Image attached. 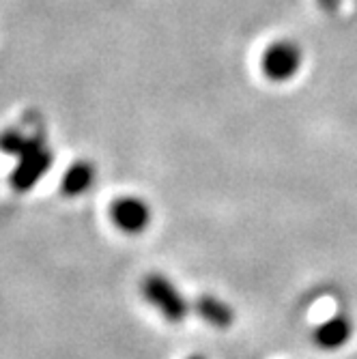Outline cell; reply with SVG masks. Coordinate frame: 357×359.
I'll return each mask as SVG.
<instances>
[{
    "label": "cell",
    "mask_w": 357,
    "mask_h": 359,
    "mask_svg": "<svg viewBox=\"0 0 357 359\" xmlns=\"http://www.w3.org/2000/svg\"><path fill=\"white\" fill-rule=\"evenodd\" d=\"M142 292L147 302L153 304L170 323H179L187 316V302L181 297L177 286L161 273H149L142 282Z\"/></svg>",
    "instance_id": "6da1fadb"
},
{
    "label": "cell",
    "mask_w": 357,
    "mask_h": 359,
    "mask_svg": "<svg viewBox=\"0 0 357 359\" xmlns=\"http://www.w3.org/2000/svg\"><path fill=\"white\" fill-rule=\"evenodd\" d=\"M50 166H52V153L43 149L41 142L30 140L26 151L20 155V161L11 175V185L18 191H26L46 175Z\"/></svg>",
    "instance_id": "7a4b0ae2"
},
{
    "label": "cell",
    "mask_w": 357,
    "mask_h": 359,
    "mask_svg": "<svg viewBox=\"0 0 357 359\" xmlns=\"http://www.w3.org/2000/svg\"><path fill=\"white\" fill-rule=\"evenodd\" d=\"M261 67L265 78L274 82H286L302 67V50L290 41H278L265 50Z\"/></svg>",
    "instance_id": "3957f363"
},
{
    "label": "cell",
    "mask_w": 357,
    "mask_h": 359,
    "mask_svg": "<svg viewBox=\"0 0 357 359\" xmlns=\"http://www.w3.org/2000/svg\"><path fill=\"white\" fill-rule=\"evenodd\" d=\"M110 217L123 233L136 235L147 228L151 213H149V207L140 198H129V196H125V198H119L110 205Z\"/></svg>",
    "instance_id": "277c9868"
},
{
    "label": "cell",
    "mask_w": 357,
    "mask_h": 359,
    "mask_svg": "<svg viewBox=\"0 0 357 359\" xmlns=\"http://www.w3.org/2000/svg\"><path fill=\"white\" fill-rule=\"evenodd\" d=\"M353 336V323L349 316L338 314L325 323H321L312 334V340L318 348L323 351H338L344 346Z\"/></svg>",
    "instance_id": "5b68a950"
},
{
    "label": "cell",
    "mask_w": 357,
    "mask_h": 359,
    "mask_svg": "<svg viewBox=\"0 0 357 359\" xmlns=\"http://www.w3.org/2000/svg\"><path fill=\"white\" fill-rule=\"evenodd\" d=\"M196 312L201 318H205L209 325L217 330H226L231 327L233 320H235V314L231 310L229 304H224L222 299H215L211 295H203L196 299Z\"/></svg>",
    "instance_id": "8992f818"
},
{
    "label": "cell",
    "mask_w": 357,
    "mask_h": 359,
    "mask_svg": "<svg viewBox=\"0 0 357 359\" xmlns=\"http://www.w3.org/2000/svg\"><path fill=\"white\" fill-rule=\"evenodd\" d=\"M93 179H95V168L88 161H78V164H74L62 175L60 189L65 196H80L93 185Z\"/></svg>",
    "instance_id": "52a82bcc"
},
{
    "label": "cell",
    "mask_w": 357,
    "mask_h": 359,
    "mask_svg": "<svg viewBox=\"0 0 357 359\" xmlns=\"http://www.w3.org/2000/svg\"><path fill=\"white\" fill-rule=\"evenodd\" d=\"M28 142H30V140H24V138L18 136V134H9V136H5V138H0V149L7 151V153H18V155H22V153L26 151Z\"/></svg>",
    "instance_id": "ba28073f"
},
{
    "label": "cell",
    "mask_w": 357,
    "mask_h": 359,
    "mask_svg": "<svg viewBox=\"0 0 357 359\" xmlns=\"http://www.w3.org/2000/svg\"><path fill=\"white\" fill-rule=\"evenodd\" d=\"M334 3H336V0H321L323 7H334Z\"/></svg>",
    "instance_id": "9c48e42d"
},
{
    "label": "cell",
    "mask_w": 357,
    "mask_h": 359,
    "mask_svg": "<svg viewBox=\"0 0 357 359\" xmlns=\"http://www.w3.org/2000/svg\"><path fill=\"white\" fill-rule=\"evenodd\" d=\"M189 359H203V357H198V355H194V357H189Z\"/></svg>",
    "instance_id": "30bf717a"
}]
</instances>
